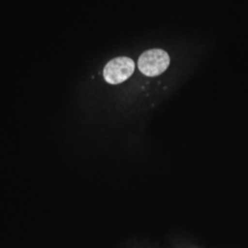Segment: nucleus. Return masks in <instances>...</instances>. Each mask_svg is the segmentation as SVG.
Segmentation results:
<instances>
[{
	"label": "nucleus",
	"mask_w": 248,
	"mask_h": 248,
	"mask_svg": "<svg viewBox=\"0 0 248 248\" xmlns=\"http://www.w3.org/2000/svg\"><path fill=\"white\" fill-rule=\"evenodd\" d=\"M169 63V53L160 49H152L140 56L138 68L147 77H156L168 69Z\"/></svg>",
	"instance_id": "obj_1"
},
{
	"label": "nucleus",
	"mask_w": 248,
	"mask_h": 248,
	"mask_svg": "<svg viewBox=\"0 0 248 248\" xmlns=\"http://www.w3.org/2000/svg\"><path fill=\"white\" fill-rule=\"evenodd\" d=\"M135 64L129 57H117L109 61L103 70V77L108 84H121L132 77Z\"/></svg>",
	"instance_id": "obj_2"
}]
</instances>
